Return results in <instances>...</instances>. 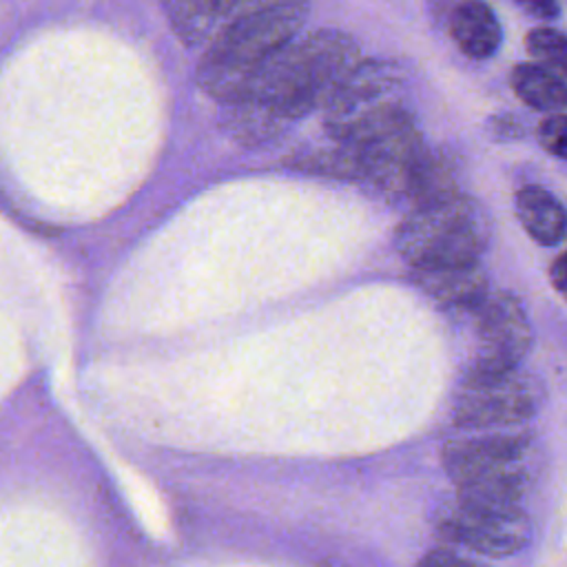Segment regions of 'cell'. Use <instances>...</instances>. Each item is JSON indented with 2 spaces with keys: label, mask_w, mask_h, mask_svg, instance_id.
<instances>
[{
  "label": "cell",
  "mask_w": 567,
  "mask_h": 567,
  "mask_svg": "<svg viewBox=\"0 0 567 567\" xmlns=\"http://www.w3.org/2000/svg\"><path fill=\"white\" fill-rule=\"evenodd\" d=\"M361 60L357 40L337 29L297 33L224 102V126L241 144L277 137L290 122L323 109L337 84Z\"/></svg>",
  "instance_id": "cell-1"
},
{
  "label": "cell",
  "mask_w": 567,
  "mask_h": 567,
  "mask_svg": "<svg viewBox=\"0 0 567 567\" xmlns=\"http://www.w3.org/2000/svg\"><path fill=\"white\" fill-rule=\"evenodd\" d=\"M306 20L308 0H288L228 22L206 42L197 86L221 104L237 97L264 62L301 33Z\"/></svg>",
  "instance_id": "cell-2"
},
{
  "label": "cell",
  "mask_w": 567,
  "mask_h": 567,
  "mask_svg": "<svg viewBox=\"0 0 567 567\" xmlns=\"http://www.w3.org/2000/svg\"><path fill=\"white\" fill-rule=\"evenodd\" d=\"M487 241L485 208L461 190L412 206L394 235L399 255L414 270L478 261Z\"/></svg>",
  "instance_id": "cell-3"
},
{
  "label": "cell",
  "mask_w": 567,
  "mask_h": 567,
  "mask_svg": "<svg viewBox=\"0 0 567 567\" xmlns=\"http://www.w3.org/2000/svg\"><path fill=\"white\" fill-rule=\"evenodd\" d=\"M408 113L403 71L361 58L323 104V126L330 140L359 142Z\"/></svg>",
  "instance_id": "cell-4"
},
{
  "label": "cell",
  "mask_w": 567,
  "mask_h": 567,
  "mask_svg": "<svg viewBox=\"0 0 567 567\" xmlns=\"http://www.w3.org/2000/svg\"><path fill=\"white\" fill-rule=\"evenodd\" d=\"M350 144L357 148L359 179L370 182L377 190L390 197L403 199L430 153L412 113Z\"/></svg>",
  "instance_id": "cell-5"
},
{
  "label": "cell",
  "mask_w": 567,
  "mask_h": 567,
  "mask_svg": "<svg viewBox=\"0 0 567 567\" xmlns=\"http://www.w3.org/2000/svg\"><path fill=\"white\" fill-rule=\"evenodd\" d=\"M538 405V388L516 368L467 372L454 401L458 427H496L527 421Z\"/></svg>",
  "instance_id": "cell-6"
},
{
  "label": "cell",
  "mask_w": 567,
  "mask_h": 567,
  "mask_svg": "<svg viewBox=\"0 0 567 567\" xmlns=\"http://www.w3.org/2000/svg\"><path fill=\"white\" fill-rule=\"evenodd\" d=\"M476 357L470 372L518 368L532 343V328L520 301L505 290H487L472 308Z\"/></svg>",
  "instance_id": "cell-7"
},
{
  "label": "cell",
  "mask_w": 567,
  "mask_h": 567,
  "mask_svg": "<svg viewBox=\"0 0 567 567\" xmlns=\"http://www.w3.org/2000/svg\"><path fill=\"white\" fill-rule=\"evenodd\" d=\"M441 529L454 543L483 556L503 558L520 551L529 538V523L520 505H492L456 498L443 516Z\"/></svg>",
  "instance_id": "cell-8"
},
{
  "label": "cell",
  "mask_w": 567,
  "mask_h": 567,
  "mask_svg": "<svg viewBox=\"0 0 567 567\" xmlns=\"http://www.w3.org/2000/svg\"><path fill=\"white\" fill-rule=\"evenodd\" d=\"M525 436L516 434H487L478 439L452 441L443 452V463L452 481L485 467L520 463L525 452Z\"/></svg>",
  "instance_id": "cell-9"
},
{
  "label": "cell",
  "mask_w": 567,
  "mask_h": 567,
  "mask_svg": "<svg viewBox=\"0 0 567 567\" xmlns=\"http://www.w3.org/2000/svg\"><path fill=\"white\" fill-rule=\"evenodd\" d=\"M414 279L434 301L445 308H465L470 310L487 290V275L481 268V261L452 264L439 268L414 270Z\"/></svg>",
  "instance_id": "cell-10"
},
{
  "label": "cell",
  "mask_w": 567,
  "mask_h": 567,
  "mask_svg": "<svg viewBox=\"0 0 567 567\" xmlns=\"http://www.w3.org/2000/svg\"><path fill=\"white\" fill-rule=\"evenodd\" d=\"M450 33L456 47L472 60L492 58L503 42L501 22L483 0H461L450 16Z\"/></svg>",
  "instance_id": "cell-11"
},
{
  "label": "cell",
  "mask_w": 567,
  "mask_h": 567,
  "mask_svg": "<svg viewBox=\"0 0 567 567\" xmlns=\"http://www.w3.org/2000/svg\"><path fill=\"white\" fill-rule=\"evenodd\" d=\"M237 0H164L166 18L186 47L206 44L230 18Z\"/></svg>",
  "instance_id": "cell-12"
},
{
  "label": "cell",
  "mask_w": 567,
  "mask_h": 567,
  "mask_svg": "<svg viewBox=\"0 0 567 567\" xmlns=\"http://www.w3.org/2000/svg\"><path fill=\"white\" fill-rule=\"evenodd\" d=\"M516 215L527 235L543 246H556L565 235V210L540 186H525L516 193Z\"/></svg>",
  "instance_id": "cell-13"
},
{
  "label": "cell",
  "mask_w": 567,
  "mask_h": 567,
  "mask_svg": "<svg viewBox=\"0 0 567 567\" xmlns=\"http://www.w3.org/2000/svg\"><path fill=\"white\" fill-rule=\"evenodd\" d=\"M512 89L532 109L556 113L565 106V73L540 62H525L512 71Z\"/></svg>",
  "instance_id": "cell-14"
},
{
  "label": "cell",
  "mask_w": 567,
  "mask_h": 567,
  "mask_svg": "<svg viewBox=\"0 0 567 567\" xmlns=\"http://www.w3.org/2000/svg\"><path fill=\"white\" fill-rule=\"evenodd\" d=\"M286 162L288 166L306 173H317V175H328L339 179H359V157H357V148L350 142L332 140L330 146L297 151Z\"/></svg>",
  "instance_id": "cell-15"
},
{
  "label": "cell",
  "mask_w": 567,
  "mask_h": 567,
  "mask_svg": "<svg viewBox=\"0 0 567 567\" xmlns=\"http://www.w3.org/2000/svg\"><path fill=\"white\" fill-rule=\"evenodd\" d=\"M525 49L540 64L565 73L567 69V40L554 27H538L525 35Z\"/></svg>",
  "instance_id": "cell-16"
},
{
  "label": "cell",
  "mask_w": 567,
  "mask_h": 567,
  "mask_svg": "<svg viewBox=\"0 0 567 567\" xmlns=\"http://www.w3.org/2000/svg\"><path fill=\"white\" fill-rule=\"evenodd\" d=\"M538 140L543 144L545 151H549L556 157H565L567 155V133H565V115L563 111L549 113L540 126H538Z\"/></svg>",
  "instance_id": "cell-17"
},
{
  "label": "cell",
  "mask_w": 567,
  "mask_h": 567,
  "mask_svg": "<svg viewBox=\"0 0 567 567\" xmlns=\"http://www.w3.org/2000/svg\"><path fill=\"white\" fill-rule=\"evenodd\" d=\"M525 13L538 20H554L560 16V2L558 0H514Z\"/></svg>",
  "instance_id": "cell-18"
},
{
  "label": "cell",
  "mask_w": 567,
  "mask_h": 567,
  "mask_svg": "<svg viewBox=\"0 0 567 567\" xmlns=\"http://www.w3.org/2000/svg\"><path fill=\"white\" fill-rule=\"evenodd\" d=\"M565 257L563 255H558L556 259H554V264H551V268H549V275H551V281H554V288L558 290V292H563L565 290Z\"/></svg>",
  "instance_id": "cell-19"
},
{
  "label": "cell",
  "mask_w": 567,
  "mask_h": 567,
  "mask_svg": "<svg viewBox=\"0 0 567 567\" xmlns=\"http://www.w3.org/2000/svg\"><path fill=\"white\" fill-rule=\"evenodd\" d=\"M423 563H430V565H447V563H463L461 556H454V554H445L443 549H436L432 551L427 558H423Z\"/></svg>",
  "instance_id": "cell-20"
}]
</instances>
